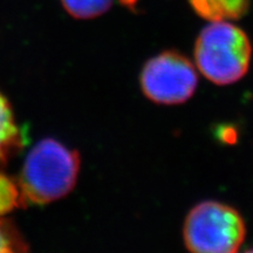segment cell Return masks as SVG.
<instances>
[{"label":"cell","mask_w":253,"mask_h":253,"mask_svg":"<svg viewBox=\"0 0 253 253\" xmlns=\"http://www.w3.org/2000/svg\"><path fill=\"white\" fill-rule=\"evenodd\" d=\"M252 47L243 30L226 21H211L196 39L194 56L201 74L218 86L244 78L251 61Z\"/></svg>","instance_id":"2"},{"label":"cell","mask_w":253,"mask_h":253,"mask_svg":"<svg viewBox=\"0 0 253 253\" xmlns=\"http://www.w3.org/2000/svg\"><path fill=\"white\" fill-rule=\"evenodd\" d=\"M141 89L157 104L175 106L188 101L198 86L195 65L176 50H166L145 62L141 72Z\"/></svg>","instance_id":"4"},{"label":"cell","mask_w":253,"mask_h":253,"mask_svg":"<svg viewBox=\"0 0 253 253\" xmlns=\"http://www.w3.org/2000/svg\"><path fill=\"white\" fill-rule=\"evenodd\" d=\"M81 157L53 138L32 148L17 178L25 204H48L71 194L78 182Z\"/></svg>","instance_id":"1"},{"label":"cell","mask_w":253,"mask_h":253,"mask_svg":"<svg viewBox=\"0 0 253 253\" xmlns=\"http://www.w3.org/2000/svg\"><path fill=\"white\" fill-rule=\"evenodd\" d=\"M188 2L199 17L210 23L226 19L225 0H188Z\"/></svg>","instance_id":"9"},{"label":"cell","mask_w":253,"mask_h":253,"mask_svg":"<svg viewBox=\"0 0 253 253\" xmlns=\"http://www.w3.org/2000/svg\"><path fill=\"white\" fill-rule=\"evenodd\" d=\"M250 7V0H225L226 19H239L246 14Z\"/></svg>","instance_id":"10"},{"label":"cell","mask_w":253,"mask_h":253,"mask_svg":"<svg viewBox=\"0 0 253 253\" xmlns=\"http://www.w3.org/2000/svg\"><path fill=\"white\" fill-rule=\"evenodd\" d=\"M65 11L75 19H94L106 13L114 0H60Z\"/></svg>","instance_id":"6"},{"label":"cell","mask_w":253,"mask_h":253,"mask_svg":"<svg viewBox=\"0 0 253 253\" xmlns=\"http://www.w3.org/2000/svg\"><path fill=\"white\" fill-rule=\"evenodd\" d=\"M245 238V223L236 209L205 201L190 210L183 226L186 249L196 253H233Z\"/></svg>","instance_id":"3"},{"label":"cell","mask_w":253,"mask_h":253,"mask_svg":"<svg viewBox=\"0 0 253 253\" xmlns=\"http://www.w3.org/2000/svg\"><path fill=\"white\" fill-rule=\"evenodd\" d=\"M25 205L26 204L17 179L0 172V217H4L12 212L14 209Z\"/></svg>","instance_id":"7"},{"label":"cell","mask_w":253,"mask_h":253,"mask_svg":"<svg viewBox=\"0 0 253 253\" xmlns=\"http://www.w3.org/2000/svg\"><path fill=\"white\" fill-rule=\"evenodd\" d=\"M120 1H121V4L128 6V7H132V6L136 4L137 0H120Z\"/></svg>","instance_id":"11"},{"label":"cell","mask_w":253,"mask_h":253,"mask_svg":"<svg viewBox=\"0 0 253 253\" xmlns=\"http://www.w3.org/2000/svg\"><path fill=\"white\" fill-rule=\"evenodd\" d=\"M28 251V244L12 220L0 217V253Z\"/></svg>","instance_id":"8"},{"label":"cell","mask_w":253,"mask_h":253,"mask_svg":"<svg viewBox=\"0 0 253 253\" xmlns=\"http://www.w3.org/2000/svg\"><path fill=\"white\" fill-rule=\"evenodd\" d=\"M24 135L17 125L13 110L0 91V166H4L24 147Z\"/></svg>","instance_id":"5"}]
</instances>
